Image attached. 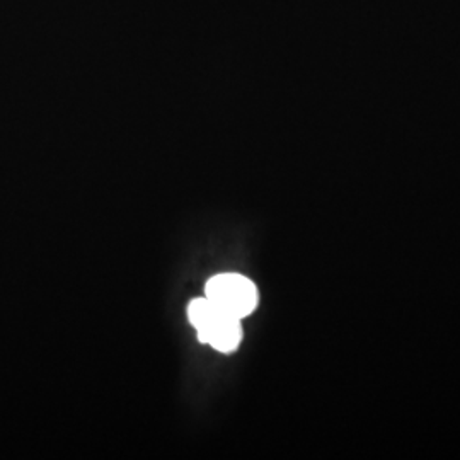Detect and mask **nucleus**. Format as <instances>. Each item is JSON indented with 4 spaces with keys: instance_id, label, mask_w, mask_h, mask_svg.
I'll return each mask as SVG.
<instances>
[{
    "instance_id": "f03ea898",
    "label": "nucleus",
    "mask_w": 460,
    "mask_h": 460,
    "mask_svg": "<svg viewBox=\"0 0 460 460\" xmlns=\"http://www.w3.org/2000/svg\"><path fill=\"white\" fill-rule=\"evenodd\" d=\"M207 298L220 311L234 317H246L258 307V288L243 275H218L207 283Z\"/></svg>"
},
{
    "instance_id": "f257e3e1",
    "label": "nucleus",
    "mask_w": 460,
    "mask_h": 460,
    "mask_svg": "<svg viewBox=\"0 0 460 460\" xmlns=\"http://www.w3.org/2000/svg\"><path fill=\"white\" fill-rule=\"evenodd\" d=\"M188 317L197 329L199 341L222 353L234 351L243 340L241 319L220 311L207 296L195 298L190 304Z\"/></svg>"
}]
</instances>
